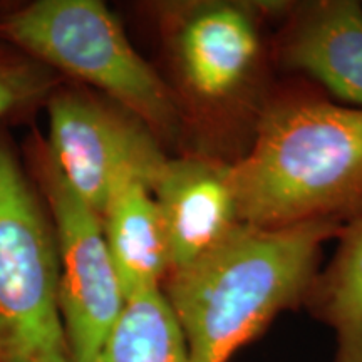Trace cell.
<instances>
[{"label": "cell", "mask_w": 362, "mask_h": 362, "mask_svg": "<svg viewBox=\"0 0 362 362\" xmlns=\"http://www.w3.org/2000/svg\"><path fill=\"white\" fill-rule=\"evenodd\" d=\"M0 42L96 89L138 116L163 146L183 143L175 98L160 71L98 0H37L0 16Z\"/></svg>", "instance_id": "obj_4"}, {"label": "cell", "mask_w": 362, "mask_h": 362, "mask_svg": "<svg viewBox=\"0 0 362 362\" xmlns=\"http://www.w3.org/2000/svg\"><path fill=\"white\" fill-rule=\"evenodd\" d=\"M62 83L64 79L47 66L0 42V119L47 103Z\"/></svg>", "instance_id": "obj_13"}, {"label": "cell", "mask_w": 362, "mask_h": 362, "mask_svg": "<svg viewBox=\"0 0 362 362\" xmlns=\"http://www.w3.org/2000/svg\"><path fill=\"white\" fill-rule=\"evenodd\" d=\"M287 0H171L149 4L166 81L187 151L235 163L250 146L274 86V42L267 34Z\"/></svg>", "instance_id": "obj_1"}, {"label": "cell", "mask_w": 362, "mask_h": 362, "mask_svg": "<svg viewBox=\"0 0 362 362\" xmlns=\"http://www.w3.org/2000/svg\"><path fill=\"white\" fill-rule=\"evenodd\" d=\"M94 362H189L183 332L161 288L128 298Z\"/></svg>", "instance_id": "obj_12"}, {"label": "cell", "mask_w": 362, "mask_h": 362, "mask_svg": "<svg viewBox=\"0 0 362 362\" xmlns=\"http://www.w3.org/2000/svg\"><path fill=\"white\" fill-rule=\"evenodd\" d=\"M27 160L56 230L59 307L71 362H94L128 304L103 221L67 183L37 134Z\"/></svg>", "instance_id": "obj_6"}, {"label": "cell", "mask_w": 362, "mask_h": 362, "mask_svg": "<svg viewBox=\"0 0 362 362\" xmlns=\"http://www.w3.org/2000/svg\"><path fill=\"white\" fill-rule=\"evenodd\" d=\"M153 197L165 228L170 272L193 264L242 225L232 163L220 158L193 151L168 156L153 183Z\"/></svg>", "instance_id": "obj_8"}, {"label": "cell", "mask_w": 362, "mask_h": 362, "mask_svg": "<svg viewBox=\"0 0 362 362\" xmlns=\"http://www.w3.org/2000/svg\"><path fill=\"white\" fill-rule=\"evenodd\" d=\"M332 259L319 269L304 307L334 334L332 362H362V216L344 225Z\"/></svg>", "instance_id": "obj_11"}, {"label": "cell", "mask_w": 362, "mask_h": 362, "mask_svg": "<svg viewBox=\"0 0 362 362\" xmlns=\"http://www.w3.org/2000/svg\"><path fill=\"white\" fill-rule=\"evenodd\" d=\"M0 362H71L56 230L34 178L0 136Z\"/></svg>", "instance_id": "obj_5"}, {"label": "cell", "mask_w": 362, "mask_h": 362, "mask_svg": "<svg viewBox=\"0 0 362 362\" xmlns=\"http://www.w3.org/2000/svg\"><path fill=\"white\" fill-rule=\"evenodd\" d=\"M342 223L287 228L238 225L215 248L161 284L189 362H230L284 312L304 307L320 250Z\"/></svg>", "instance_id": "obj_3"}, {"label": "cell", "mask_w": 362, "mask_h": 362, "mask_svg": "<svg viewBox=\"0 0 362 362\" xmlns=\"http://www.w3.org/2000/svg\"><path fill=\"white\" fill-rule=\"evenodd\" d=\"M242 223L347 225L362 216V107L309 86L272 89L252 143L232 163Z\"/></svg>", "instance_id": "obj_2"}, {"label": "cell", "mask_w": 362, "mask_h": 362, "mask_svg": "<svg viewBox=\"0 0 362 362\" xmlns=\"http://www.w3.org/2000/svg\"><path fill=\"white\" fill-rule=\"evenodd\" d=\"M45 104L49 151L67 183L99 218L119 176H141L153 189L168 155L138 116L78 84L62 83Z\"/></svg>", "instance_id": "obj_7"}, {"label": "cell", "mask_w": 362, "mask_h": 362, "mask_svg": "<svg viewBox=\"0 0 362 362\" xmlns=\"http://www.w3.org/2000/svg\"><path fill=\"white\" fill-rule=\"evenodd\" d=\"M274 61L362 107V4L356 0L292 2L272 35Z\"/></svg>", "instance_id": "obj_9"}, {"label": "cell", "mask_w": 362, "mask_h": 362, "mask_svg": "<svg viewBox=\"0 0 362 362\" xmlns=\"http://www.w3.org/2000/svg\"><path fill=\"white\" fill-rule=\"evenodd\" d=\"M101 221L126 298L161 288L170 272V257L151 183L138 175L119 176Z\"/></svg>", "instance_id": "obj_10"}]
</instances>
